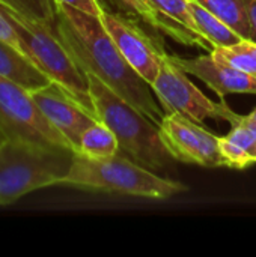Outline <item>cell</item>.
<instances>
[{
    "label": "cell",
    "mask_w": 256,
    "mask_h": 257,
    "mask_svg": "<svg viewBox=\"0 0 256 257\" xmlns=\"http://www.w3.org/2000/svg\"><path fill=\"white\" fill-rule=\"evenodd\" d=\"M54 30L84 74H92L121 98L160 125L161 107L151 84L127 62L98 15L59 5Z\"/></svg>",
    "instance_id": "cell-1"
},
{
    "label": "cell",
    "mask_w": 256,
    "mask_h": 257,
    "mask_svg": "<svg viewBox=\"0 0 256 257\" xmlns=\"http://www.w3.org/2000/svg\"><path fill=\"white\" fill-rule=\"evenodd\" d=\"M86 75L98 120L104 122L115 133L119 151L151 172L170 170L177 160L164 146L158 125L121 98L100 78L92 74Z\"/></svg>",
    "instance_id": "cell-2"
},
{
    "label": "cell",
    "mask_w": 256,
    "mask_h": 257,
    "mask_svg": "<svg viewBox=\"0 0 256 257\" xmlns=\"http://www.w3.org/2000/svg\"><path fill=\"white\" fill-rule=\"evenodd\" d=\"M59 185L152 200H167L187 191L184 184L160 176L119 154L89 158L75 152L69 172Z\"/></svg>",
    "instance_id": "cell-3"
},
{
    "label": "cell",
    "mask_w": 256,
    "mask_h": 257,
    "mask_svg": "<svg viewBox=\"0 0 256 257\" xmlns=\"http://www.w3.org/2000/svg\"><path fill=\"white\" fill-rule=\"evenodd\" d=\"M74 155L71 148L24 140L0 145V206L30 191L59 185L69 172Z\"/></svg>",
    "instance_id": "cell-4"
},
{
    "label": "cell",
    "mask_w": 256,
    "mask_h": 257,
    "mask_svg": "<svg viewBox=\"0 0 256 257\" xmlns=\"http://www.w3.org/2000/svg\"><path fill=\"white\" fill-rule=\"evenodd\" d=\"M2 14L12 24L23 53L54 83L66 89L81 105L94 111L88 75L59 39L54 26L27 18L0 2Z\"/></svg>",
    "instance_id": "cell-5"
},
{
    "label": "cell",
    "mask_w": 256,
    "mask_h": 257,
    "mask_svg": "<svg viewBox=\"0 0 256 257\" xmlns=\"http://www.w3.org/2000/svg\"><path fill=\"white\" fill-rule=\"evenodd\" d=\"M187 75L189 74L170 59V54L166 53L163 56L160 69L151 83V89L166 114L181 113L198 123H204L207 119H214L235 126L241 122L243 116L231 110L225 99L214 102L204 95Z\"/></svg>",
    "instance_id": "cell-6"
},
{
    "label": "cell",
    "mask_w": 256,
    "mask_h": 257,
    "mask_svg": "<svg viewBox=\"0 0 256 257\" xmlns=\"http://www.w3.org/2000/svg\"><path fill=\"white\" fill-rule=\"evenodd\" d=\"M14 140L72 149L38 108L32 93L0 75V145Z\"/></svg>",
    "instance_id": "cell-7"
},
{
    "label": "cell",
    "mask_w": 256,
    "mask_h": 257,
    "mask_svg": "<svg viewBox=\"0 0 256 257\" xmlns=\"http://www.w3.org/2000/svg\"><path fill=\"white\" fill-rule=\"evenodd\" d=\"M98 17L127 62L151 84L166 54L163 38L148 33L140 21L119 12L101 8Z\"/></svg>",
    "instance_id": "cell-8"
},
{
    "label": "cell",
    "mask_w": 256,
    "mask_h": 257,
    "mask_svg": "<svg viewBox=\"0 0 256 257\" xmlns=\"http://www.w3.org/2000/svg\"><path fill=\"white\" fill-rule=\"evenodd\" d=\"M158 128L164 146L177 161L202 167L225 166L219 151V136L190 117L181 113H169L163 116Z\"/></svg>",
    "instance_id": "cell-9"
},
{
    "label": "cell",
    "mask_w": 256,
    "mask_h": 257,
    "mask_svg": "<svg viewBox=\"0 0 256 257\" xmlns=\"http://www.w3.org/2000/svg\"><path fill=\"white\" fill-rule=\"evenodd\" d=\"M32 98L48 122L77 152L81 134L98 120L97 113L88 110L66 89L54 81L32 92Z\"/></svg>",
    "instance_id": "cell-10"
},
{
    "label": "cell",
    "mask_w": 256,
    "mask_h": 257,
    "mask_svg": "<svg viewBox=\"0 0 256 257\" xmlns=\"http://www.w3.org/2000/svg\"><path fill=\"white\" fill-rule=\"evenodd\" d=\"M170 59L189 75L204 81L213 92L220 96V99L231 93L256 95L255 75L216 60L211 53L192 59H183L177 56H170Z\"/></svg>",
    "instance_id": "cell-11"
},
{
    "label": "cell",
    "mask_w": 256,
    "mask_h": 257,
    "mask_svg": "<svg viewBox=\"0 0 256 257\" xmlns=\"http://www.w3.org/2000/svg\"><path fill=\"white\" fill-rule=\"evenodd\" d=\"M98 3L104 9L119 12L122 15L140 21L143 26H148L152 32H155L160 36L167 35L180 44L201 47L210 51L213 50L211 44L205 38L190 32L189 29L174 23L167 17L160 14L151 3V0H98Z\"/></svg>",
    "instance_id": "cell-12"
},
{
    "label": "cell",
    "mask_w": 256,
    "mask_h": 257,
    "mask_svg": "<svg viewBox=\"0 0 256 257\" xmlns=\"http://www.w3.org/2000/svg\"><path fill=\"white\" fill-rule=\"evenodd\" d=\"M0 75L24 87L30 93L51 83V80L21 51L0 41Z\"/></svg>",
    "instance_id": "cell-13"
},
{
    "label": "cell",
    "mask_w": 256,
    "mask_h": 257,
    "mask_svg": "<svg viewBox=\"0 0 256 257\" xmlns=\"http://www.w3.org/2000/svg\"><path fill=\"white\" fill-rule=\"evenodd\" d=\"M189 5H190V11L198 23L201 33L208 39V42L211 44L213 48L229 47L232 44L240 42L241 39H246L240 33H237L231 26H228L223 20L217 18L210 11H207L198 2L190 0Z\"/></svg>",
    "instance_id": "cell-14"
},
{
    "label": "cell",
    "mask_w": 256,
    "mask_h": 257,
    "mask_svg": "<svg viewBox=\"0 0 256 257\" xmlns=\"http://www.w3.org/2000/svg\"><path fill=\"white\" fill-rule=\"evenodd\" d=\"M119 152V142L115 133L101 120L92 123L80 139L77 154L89 158H107Z\"/></svg>",
    "instance_id": "cell-15"
},
{
    "label": "cell",
    "mask_w": 256,
    "mask_h": 257,
    "mask_svg": "<svg viewBox=\"0 0 256 257\" xmlns=\"http://www.w3.org/2000/svg\"><path fill=\"white\" fill-rule=\"evenodd\" d=\"M217 18L223 20L243 38L250 39V24L244 0H195Z\"/></svg>",
    "instance_id": "cell-16"
},
{
    "label": "cell",
    "mask_w": 256,
    "mask_h": 257,
    "mask_svg": "<svg viewBox=\"0 0 256 257\" xmlns=\"http://www.w3.org/2000/svg\"><path fill=\"white\" fill-rule=\"evenodd\" d=\"M213 57L222 63L234 66L243 72L256 77V42L252 39H241L229 47H216L210 51Z\"/></svg>",
    "instance_id": "cell-17"
},
{
    "label": "cell",
    "mask_w": 256,
    "mask_h": 257,
    "mask_svg": "<svg viewBox=\"0 0 256 257\" xmlns=\"http://www.w3.org/2000/svg\"><path fill=\"white\" fill-rule=\"evenodd\" d=\"M0 2L27 18L50 26H54L56 23L57 9H59L56 0H0Z\"/></svg>",
    "instance_id": "cell-18"
},
{
    "label": "cell",
    "mask_w": 256,
    "mask_h": 257,
    "mask_svg": "<svg viewBox=\"0 0 256 257\" xmlns=\"http://www.w3.org/2000/svg\"><path fill=\"white\" fill-rule=\"evenodd\" d=\"M190 0H151V3L154 5V8L163 14L164 17H167L169 20H172L174 23L189 29L190 32L205 38L199 27H198V23L190 11V5H189ZM207 39V38H205ZM208 41V39H207Z\"/></svg>",
    "instance_id": "cell-19"
},
{
    "label": "cell",
    "mask_w": 256,
    "mask_h": 257,
    "mask_svg": "<svg viewBox=\"0 0 256 257\" xmlns=\"http://www.w3.org/2000/svg\"><path fill=\"white\" fill-rule=\"evenodd\" d=\"M219 151L220 155L225 161V167H232V169H246L253 163L250 155L244 152L240 146H237L234 142H231L226 136L219 137Z\"/></svg>",
    "instance_id": "cell-20"
},
{
    "label": "cell",
    "mask_w": 256,
    "mask_h": 257,
    "mask_svg": "<svg viewBox=\"0 0 256 257\" xmlns=\"http://www.w3.org/2000/svg\"><path fill=\"white\" fill-rule=\"evenodd\" d=\"M226 137L237 146H240L244 152H247L253 163H256V133L247 122L241 119L238 125L232 126L231 133Z\"/></svg>",
    "instance_id": "cell-21"
},
{
    "label": "cell",
    "mask_w": 256,
    "mask_h": 257,
    "mask_svg": "<svg viewBox=\"0 0 256 257\" xmlns=\"http://www.w3.org/2000/svg\"><path fill=\"white\" fill-rule=\"evenodd\" d=\"M0 41L9 44L11 47H14L15 50H18V51L23 53L20 39H18V36H17V33H15L12 24L9 23V20H8L6 17L2 14V11H0Z\"/></svg>",
    "instance_id": "cell-22"
},
{
    "label": "cell",
    "mask_w": 256,
    "mask_h": 257,
    "mask_svg": "<svg viewBox=\"0 0 256 257\" xmlns=\"http://www.w3.org/2000/svg\"><path fill=\"white\" fill-rule=\"evenodd\" d=\"M57 6L59 5H68L72 8H77L80 11H84L88 14L92 15H98L101 11V5L98 3V0H56Z\"/></svg>",
    "instance_id": "cell-23"
},
{
    "label": "cell",
    "mask_w": 256,
    "mask_h": 257,
    "mask_svg": "<svg viewBox=\"0 0 256 257\" xmlns=\"http://www.w3.org/2000/svg\"><path fill=\"white\" fill-rule=\"evenodd\" d=\"M247 15H249V24H250V39L256 42V0H244Z\"/></svg>",
    "instance_id": "cell-24"
},
{
    "label": "cell",
    "mask_w": 256,
    "mask_h": 257,
    "mask_svg": "<svg viewBox=\"0 0 256 257\" xmlns=\"http://www.w3.org/2000/svg\"><path fill=\"white\" fill-rule=\"evenodd\" d=\"M244 119H246V120H249V122H253V123H256V108L252 111V113H249L247 116H244Z\"/></svg>",
    "instance_id": "cell-25"
},
{
    "label": "cell",
    "mask_w": 256,
    "mask_h": 257,
    "mask_svg": "<svg viewBox=\"0 0 256 257\" xmlns=\"http://www.w3.org/2000/svg\"><path fill=\"white\" fill-rule=\"evenodd\" d=\"M243 120H244V122H247V123H249V125L252 126V130H253V131L256 133V123H253V122H249V120H246V119H244V116H243Z\"/></svg>",
    "instance_id": "cell-26"
}]
</instances>
